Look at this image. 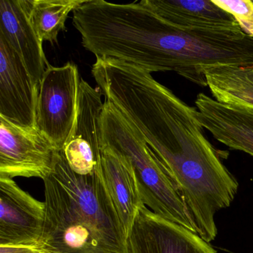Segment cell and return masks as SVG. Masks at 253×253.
Here are the masks:
<instances>
[{
    "mask_svg": "<svg viewBox=\"0 0 253 253\" xmlns=\"http://www.w3.org/2000/svg\"><path fill=\"white\" fill-rule=\"evenodd\" d=\"M45 217V202L0 175V245H38Z\"/></svg>",
    "mask_w": 253,
    "mask_h": 253,
    "instance_id": "ba28073f",
    "label": "cell"
},
{
    "mask_svg": "<svg viewBox=\"0 0 253 253\" xmlns=\"http://www.w3.org/2000/svg\"><path fill=\"white\" fill-rule=\"evenodd\" d=\"M166 21L185 29H235V17L212 0H142Z\"/></svg>",
    "mask_w": 253,
    "mask_h": 253,
    "instance_id": "7c38bea8",
    "label": "cell"
},
{
    "mask_svg": "<svg viewBox=\"0 0 253 253\" xmlns=\"http://www.w3.org/2000/svg\"><path fill=\"white\" fill-rule=\"evenodd\" d=\"M45 217L38 247L43 253H129L128 235L101 169L74 171L63 151L44 179Z\"/></svg>",
    "mask_w": 253,
    "mask_h": 253,
    "instance_id": "7a4b0ae2",
    "label": "cell"
},
{
    "mask_svg": "<svg viewBox=\"0 0 253 253\" xmlns=\"http://www.w3.org/2000/svg\"><path fill=\"white\" fill-rule=\"evenodd\" d=\"M34 0L0 1V36L18 54L34 82L40 87L48 65L42 41L37 34L31 13Z\"/></svg>",
    "mask_w": 253,
    "mask_h": 253,
    "instance_id": "30bf717a",
    "label": "cell"
},
{
    "mask_svg": "<svg viewBox=\"0 0 253 253\" xmlns=\"http://www.w3.org/2000/svg\"><path fill=\"white\" fill-rule=\"evenodd\" d=\"M109 99L164 167L196 233L214 241V215L230 206L239 185L206 137L196 109L140 69L122 78Z\"/></svg>",
    "mask_w": 253,
    "mask_h": 253,
    "instance_id": "6da1fadb",
    "label": "cell"
},
{
    "mask_svg": "<svg viewBox=\"0 0 253 253\" xmlns=\"http://www.w3.org/2000/svg\"><path fill=\"white\" fill-rule=\"evenodd\" d=\"M232 14L243 30L253 38V0H212Z\"/></svg>",
    "mask_w": 253,
    "mask_h": 253,
    "instance_id": "2e32d148",
    "label": "cell"
},
{
    "mask_svg": "<svg viewBox=\"0 0 253 253\" xmlns=\"http://www.w3.org/2000/svg\"><path fill=\"white\" fill-rule=\"evenodd\" d=\"M103 147L125 156L134 169L142 203L154 212L196 233L181 198L140 133L118 108L105 100L101 117Z\"/></svg>",
    "mask_w": 253,
    "mask_h": 253,
    "instance_id": "3957f363",
    "label": "cell"
},
{
    "mask_svg": "<svg viewBox=\"0 0 253 253\" xmlns=\"http://www.w3.org/2000/svg\"><path fill=\"white\" fill-rule=\"evenodd\" d=\"M55 146L37 127L22 126L0 117V175L46 178Z\"/></svg>",
    "mask_w": 253,
    "mask_h": 253,
    "instance_id": "5b68a950",
    "label": "cell"
},
{
    "mask_svg": "<svg viewBox=\"0 0 253 253\" xmlns=\"http://www.w3.org/2000/svg\"><path fill=\"white\" fill-rule=\"evenodd\" d=\"M85 0H34L31 20L44 42H57L60 32L66 31L69 14L82 5Z\"/></svg>",
    "mask_w": 253,
    "mask_h": 253,
    "instance_id": "9a60e30c",
    "label": "cell"
},
{
    "mask_svg": "<svg viewBox=\"0 0 253 253\" xmlns=\"http://www.w3.org/2000/svg\"><path fill=\"white\" fill-rule=\"evenodd\" d=\"M103 106L100 91L81 81L76 122L62 150L69 167L78 174H91L101 169Z\"/></svg>",
    "mask_w": 253,
    "mask_h": 253,
    "instance_id": "8992f818",
    "label": "cell"
},
{
    "mask_svg": "<svg viewBox=\"0 0 253 253\" xmlns=\"http://www.w3.org/2000/svg\"><path fill=\"white\" fill-rule=\"evenodd\" d=\"M79 72L73 63L48 64L40 84L36 126L58 151L63 150L78 116Z\"/></svg>",
    "mask_w": 253,
    "mask_h": 253,
    "instance_id": "277c9868",
    "label": "cell"
},
{
    "mask_svg": "<svg viewBox=\"0 0 253 253\" xmlns=\"http://www.w3.org/2000/svg\"><path fill=\"white\" fill-rule=\"evenodd\" d=\"M0 253H43L38 245H0Z\"/></svg>",
    "mask_w": 253,
    "mask_h": 253,
    "instance_id": "e0dca14e",
    "label": "cell"
},
{
    "mask_svg": "<svg viewBox=\"0 0 253 253\" xmlns=\"http://www.w3.org/2000/svg\"><path fill=\"white\" fill-rule=\"evenodd\" d=\"M39 88L18 54L0 36V117L22 126L37 127Z\"/></svg>",
    "mask_w": 253,
    "mask_h": 253,
    "instance_id": "9c48e42d",
    "label": "cell"
},
{
    "mask_svg": "<svg viewBox=\"0 0 253 253\" xmlns=\"http://www.w3.org/2000/svg\"><path fill=\"white\" fill-rule=\"evenodd\" d=\"M101 167L106 187L128 235L139 208L144 205L134 169L125 156L106 146L103 147Z\"/></svg>",
    "mask_w": 253,
    "mask_h": 253,
    "instance_id": "4fadbf2b",
    "label": "cell"
},
{
    "mask_svg": "<svg viewBox=\"0 0 253 253\" xmlns=\"http://www.w3.org/2000/svg\"><path fill=\"white\" fill-rule=\"evenodd\" d=\"M195 115L203 128L230 149L253 157V109L225 104L200 93Z\"/></svg>",
    "mask_w": 253,
    "mask_h": 253,
    "instance_id": "8fae6325",
    "label": "cell"
},
{
    "mask_svg": "<svg viewBox=\"0 0 253 253\" xmlns=\"http://www.w3.org/2000/svg\"><path fill=\"white\" fill-rule=\"evenodd\" d=\"M129 253H217L187 228L140 206L128 234Z\"/></svg>",
    "mask_w": 253,
    "mask_h": 253,
    "instance_id": "52a82bcc",
    "label": "cell"
},
{
    "mask_svg": "<svg viewBox=\"0 0 253 253\" xmlns=\"http://www.w3.org/2000/svg\"><path fill=\"white\" fill-rule=\"evenodd\" d=\"M204 75L215 100L253 109V64L211 66Z\"/></svg>",
    "mask_w": 253,
    "mask_h": 253,
    "instance_id": "5bb4252c",
    "label": "cell"
}]
</instances>
